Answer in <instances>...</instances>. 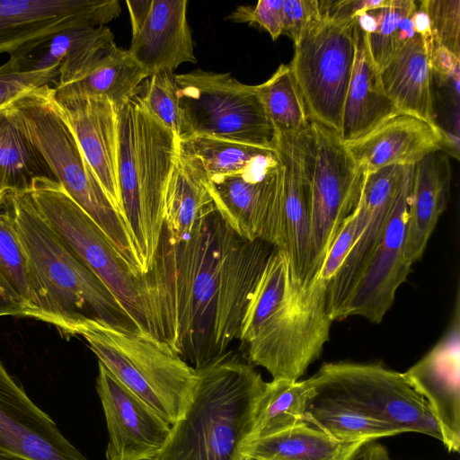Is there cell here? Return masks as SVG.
I'll list each match as a JSON object with an SVG mask.
<instances>
[{"mask_svg": "<svg viewBox=\"0 0 460 460\" xmlns=\"http://www.w3.org/2000/svg\"><path fill=\"white\" fill-rule=\"evenodd\" d=\"M270 246L239 236L217 206L186 236L162 230L144 274L152 334L196 369L226 352L239 339Z\"/></svg>", "mask_w": 460, "mask_h": 460, "instance_id": "6da1fadb", "label": "cell"}, {"mask_svg": "<svg viewBox=\"0 0 460 460\" xmlns=\"http://www.w3.org/2000/svg\"><path fill=\"white\" fill-rule=\"evenodd\" d=\"M3 207L28 260L37 319L68 336L80 335L92 321L140 331L105 284L48 225L30 190L7 192Z\"/></svg>", "mask_w": 460, "mask_h": 460, "instance_id": "7a4b0ae2", "label": "cell"}, {"mask_svg": "<svg viewBox=\"0 0 460 460\" xmlns=\"http://www.w3.org/2000/svg\"><path fill=\"white\" fill-rule=\"evenodd\" d=\"M196 370L190 402L152 460H240L243 456L240 447L252 431L266 382L232 350Z\"/></svg>", "mask_w": 460, "mask_h": 460, "instance_id": "3957f363", "label": "cell"}, {"mask_svg": "<svg viewBox=\"0 0 460 460\" xmlns=\"http://www.w3.org/2000/svg\"><path fill=\"white\" fill-rule=\"evenodd\" d=\"M177 142L173 131L149 111L140 90L119 109V185L143 275L151 267L159 243Z\"/></svg>", "mask_w": 460, "mask_h": 460, "instance_id": "277c9868", "label": "cell"}, {"mask_svg": "<svg viewBox=\"0 0 460 460\" xmlns=\"http://www.w3.org/2000/svg\"><path fill=\"white\" fill-rule=\"evenodd\" d=\"M327 288L316 274L304 285L290 281L286 297L252 301L239 335L249 364L264 367L273 379L298 380L330 339Z\"/></svg>", "mask_w": 460, "mask_h": 460, "instance_id": "5b68a950", "label": "cell"}, {"mask_svg": "<svg viewBox=\"0 0 460 460\" xmlns=\"http://www.w3.org/2000/svg\"><path fill=\"white\" fill-rule=\"evenodd\" d=\"M10 106L17 125L42 156L56 181L102 229L131 269L142 275L129 229L108 198L69 127L54 108L51 86L37 88Z\"/></svg>", "mask_w": 460, "mask_h": 460, "instance_id": "8992f818", "label": "cell"}, {"mask_svg": "<svg viewBox=\"0 0 460 460\" xmlns=\"http://www.w3.org/2000/svg\"><path fill=\"white\" fill-rule=\"evenodd\" d=\"M80 336L117 379L170 425L186 411L197 370L165 341L142 331L125 332L89 322Z\"/></svg>", "mask_w": 460, "mask_h": 460, "instance_id": "52a82bcc", "label": "cell"}, {"mask_svg": "<svg viewBox=\"0 0 460 460\" xmlns=\"http://www.w3.org/2000/svg\"><path fill=\"white\" fill-rule=\"evenodd\" d=\"M30 193L53 231L105 284L139 330L152 334L144 275L131 269L102 229L58 181L36 179Z\"/></svg>", "mask_w": 460, "mask_h": 460, "instance_id": "ba28073f", "label": "cell"}, {"mask_svg": "<svg viewBox=\"0 0 460 460\" xmlns=\"http://www.w3.org/2000/svg\"><path fill=\"white\" fill-rule=\"evenodd\" d=\"M305 382L312 393L342 402L399 434L417 432L442 441L425 400L400 372L374 363H326Z\"/></svg>", "mask_w": 460, "mask_h": 460, "instance_id": "9c48e42d", "label": "cell"}, {"mask_svg": "<svg viewBox=\"0 0 460 460\" xmlns=\"http://www.w3.org/2000/svg\"><path fill=\"white\" fill-rule=\"evenodd\" d=\"M179 104L193 135L274 149L275 129L256 85L230 73L196 69L175 75Z\"/></svg>", "mask_w": 460, "mask_h": 460, "instance_id": "30bf717a", "label": "cell"}, {"mask_svg": "<svg viewBox=\"0 0 460 460\" xmlns=\"http://www.w3.org/2000/svg\"><path fill=\"white\" fill-rule=\"evenodd\" d=\"M356 21L323 17L294 46L289 63L310 120L339 137L355 60Z\"/></svg>", "mask_w": 460, "mask_h": 460, "instance_id": "8fae6325", "label": "cell"}, {"mask_svg": "<svg viewBox=\"0 0 460 460\" xmlns=\"http://www.w3.org/2000/svg\"><path fill=\"white\" fill-rule=\"evenodd\" d=\"M274 149L282 178L265 243L287 258L290 281L310 280L311 185L314 136L311 125L296 133L275 132Z\"/></svg>", "mask_w": 460, "mask_h": 460, "instance_id": "7c38bea8", "label": "cell"}, {"mask_svg": "<svg viewBox=\"0 0 460 460\" xmlns=\"http://www.w3.org/2000/svg\"><path fill=\"white\" fill-rule=\"evenodd\" d=\"M314 167L311 185L310 279L324 258L344 221L357 209L366 172L359 168L339 135L311 121Z\"/></svg>", "mask_w": 460, "mask_h": 460, "instance_id": "4fadbf2b", "label": "cell"}, {"mask_svg": "<svg viewBox=\"0 0 460 460\" xmlns=\"http://www.w3.org/2000/svg\"><path fill=\"white\" fill-rule=\"evenodd\" d=\"M120 13L117 0H0V54H21L68 28L106 26Z\"/></svg>", "mask_w": 460, "mask_h": 460, "instance_id": "5bb4252c", "label": "cell"}, {"mask_svg": "<svg viewBox=\"0 0 460 460\" xmlns=\"http://www.w3.org/2000/svg\"><path fill=\"white\" fill-rule=\"evenodd\" d=\"M409 167L394 164L366 172L358 203L366 217L365 227L328 283L327 312L332 321L344 319L352 292L385 233Z\"/></svg>", "mask_w": 460, "mask_h": 460, "instance_id": "9a60e30c", "label": "cell"}, {"mask_svg": "<svg viewBox=\"0 0 460 460\" xmlns=\"http://www.w3.org/2000/svg\"><path fill=\"white\" fill-rule=\"evenodd\" d=\"M51 102L72 131L113 207L126 222L118 173L119 110L105 97L76 94L55 87H51Z\"/></svg>", "mask_w": 460, "mask_h": 460, "instance_id": "2e32d148", "label": "cell"}, {"mask_svg": "<svg viewBox=\"0 0 460 460\" xmlns=\"http://www.w3.org/2000/svg\"><path fill=\"white\" fill-rule=\"evenodd\" d=\"M413 172L414 165H410L385 233L352 292L344 319L358 315L380 323L411 272L412 264L406 258L404 243Z\"/></svg>", "mask_w": 460, "mask_h": 460, "instance_id": "e0dca14e", "label": "cell"}, {"mask_svg": "<svg viewBox=\"0 0 460 460\" xmlns=\"http://www.w3.org/2000/svg\"><path fill=\"white\" fill-rule=\"evenodd\" d=\"M96 391L109 434L107 460L155 458L169 438L171 425L101 362Z\"/></svg>", "mask_w": 460, "mask_h": 460, "instance_id": "ac0fdd59", "label": "cell"}, {"mask_svg": "<svg viewBox=\"0 0 460 460\" xmlns=\"http://www.w3.org/2000/svg\"><path fill=\"white\" fill-rule=\"evenodd\" d=\"M457 293L454 315L439 341L402 373L425 400L449 452L460 448V309Z\"/></svg>", "mask_w": 460, "mask_h": 460, "instance_id": "d6986e66", "label": "cell"}, {"mask_svg": "<svg viewBox=\"0 0 460 460\" xmlns=\"http://www.w3.org/2000/svg\"><path fill=\"white\" fill-rule=\"evenodd\" d=\"M0 446L26 460H88L0 361Z\"/></svg>", "mask_w": 460, "mask_h": 460, "instance_id": "ffe728a7", "label": "cell"}, {"mask_svg": "<svg viewBox=\"0 0 460 460\" xmlns=\"http://www.w3.org/2000/svg\"><path fill=\"white\" fill-rule=\"evenodd\" d=\"M344 145L365 172L394 164L414 165L431 153L454 149L449 134L438 124L402 112Z\"/></svg>", "mask_w": 460, "mask_h": 460, "instance_id": "44dd1931", "label": "cell"}, {"mask_svg": "<svg viewBox=\"0 0 460 460\" xmlns=\"http://www.w3.org/2000/svg\"><path fill=\"white\" fill-rule=\"evenodd\" d=\"M187 0H152L149 13L128 49L150 76L197 61L187 20Z\"/></svg>", "mask_w": 460, "mask_h": 460, "instance_id": "7402d4cb", "label": "cell"}, {"mask_svg": "<svg viewBox=\"0 0 460 460\" xmlns=\"http://www.w3.org/2000/svg\"><path fill=\"white\" fill-rule=\"evenodd\" d=\"M279 164L263 180L245 173L212 176L208 185L227 225L242 238L264 242L282 178Z\"/></svg>", "mask_w": 460, "mask_h": 460, "instance_id": "603a6c76", "label": "cell"}, {"mask_svg": "<svg viewBox=\"0 0 460 460\" xmlns=\"http://www.w3.org/2000/svg\"><path fill=\"white\" fill-rule=\"evenodd\" d=\"M399 112L383 89L367 35L356 21L355 60L343 107L340 138L343 143L359 138Z\"/></svg>", "mask_w": 460, "mask_h": 460, "instance_id": "cb8c5ba5", "label": "cell"}, {"mask_svg": "<svg viewBox=\"0 0 460 460\" xmlns=\"http://www.w3.org/2000/svg\"><path fill=\"white\" fill-rule=\"evenodd\" d=\"M451 169L442 151L431 153L414 164L404 252L413 264L425 251L449 198Z\"/></svg>", "mask_w": 460, "mask_h": 460, "instance_id": "d4e9b609", "label": "cell"}, {"mask_svg": "<svg viewBox=\"0 0 460 460\" xmlns=\"http://www.w3.org/2000/svg\"><path fill=\"white\" fill-rule=\"evenodd\" d=\"M114 43L113 33L107 26L74 27L56 32L11 57L26 71L60 66L56 84L62 85Z\"/></svg>", "mask_w": 460, "mask_h": 460, "instance_id": "484cf974", "label": "cell"}, {"mask_svg": "<svg viewBox=\"0 0 460 460\" xmlns=\"http://www.w3.org/2000/svg\"><path fill=\"white\" fill-rule=\"evenodd\" d=\"M385 94L398 111L422 119L435 120L432 69L429 56L420 36L409 40L379 70Z\"/></svg>", "mask_w": 460, "mask_h": 460, "instance_id": "4316f807", "label": "cell"}, {"mask_svg": "<svg viewBox=\"0 0 460 460\" xmlns=\"http://www.w3.org/2000/svg\"><path fill=\"white\" fill-rule=\"evenodd\" d=\"M177 156L204 179L247 172L266 175L279 164L275 149L206 135L178 139Z\"/></svg>", "mask_w": 460, "mask_h": 460, "instance_id": "83f0119b", "label": "cell"}, {"mask_svg": "<svg viewBox=\"0 0 460 460\" xmlns=\"http://www.w3.org/2000/svg\"><path fill=\"white\" fill-rule=\"evenodd\" d=\"M149 75L128 49L115 43L105 49L72 80L56 89L90 96H102L119 109L137 92Z\"/></svg>", "mask_w": 460, "mask_h": 460, "instance_id": "f1b7e54d", "label": "cell"}, {"mask_svg": "<svg viewBox=\"0 0 460 460\" xmlns=\"http://www.w3.org/2000/svg\"><path fill=\"white\" fill-rule=\"evenodd\" d=\"M364 443L337 440L305 421L278 434L245 441L240 453L254 460H349Z\"/></svg>", "mask_w": 460, "mask_h": 460, "instance_id": "f546056e", "label": "cell"}, {"mask_svg": "<svg viewBox=\"0 0 460 460\" xmlns=\"http://www.w3.org/2000/svg\"><path fill=\"white\" fill-rule=\"evenodd\" d=\"M37 318L28 260L6 210L0 212V317Z\"/></svg>", "mask_w": 460, "mask_h": 460, "instance_id": "4dcf8cb0", "label": "cell"}, {"mask_svg": "<svg viewBox=\"0 0 460 460\" xmlns=\"http://www.w3.org/2000/svg\"><path fill=\"white\" fill-rule=\"evenodd\" d=\"M215 207L208 179L177 156L165 192L162 230L174 238L186 236Z\"/></svg>", "mask_w": 460, "mask_h": 460, "instance_id": "1f68e13d", "label": "cell"}, {"mask_svg": "<svg viewBox=\"0 0 460 460\" xmlns=\"http://www.w3.org/2000/svg\"><path fill=\"white\" fill-rule=\"evenodd\" d=\"M55 180L42 156L16 123L12 108H0V189L29 190L34 180Z\"/></svg>", "mask_w": 460, "mask_h": 460, "instance_id": "d6a6232c", "label": "cell"}, {"mask_svg": "<svg viewBox=\"0 0 460 460\" xmlns=\"http://www.w3.org/2000/svg\"><path fill=\"white\" fill-rule=\"evenodd\" d=\"M308 396L305 380L275 378L266 382L246 441L267 438L305 422Z\"/></svg>", "mask_w": 460, "mask_h": 460, "instance_id": "836d02e7", "label": "cell"}, {"mask_svg": "<svg viewBox=\"0 0 460 460\" xmlns=\"http://www.w3.org/2000/svg\"><path fill=\"white\" fill-rule=\"evenodd\" d=\"M305 421L335 439L346 442H367L399 434L388 424L367 416L342 402L314 394L310 389Z\"/></svg>", "mask_w": 460, "mask_h": 460, "instance_id": "e575fe53", "label": "cell"}, {"mask_svg": "<svg viewBox=\"0 0 460 460\" xmlns=\"http://www.w3.org/2000/svg\"><path fill=\"white\" fill-rule=\"evenodd\" d=\"M256 89L275 132L296 133L310 127L311 120L289 64H281Z\"/></svg>", "mask_w": 460, "mask_h": 460, "instance_id": "d590c367", "label": "cell"}, {"mask_svg": "<svg viewBox=\"0 0 460 460\" xmlns=\"http://www.w3.org/2000/svg\"><path fill=\"white\" fill-rule=\"evenodd\" d=\"M417 6L413 0H388L385 6L373 10L376 28L366 35L371 57L379 70L416 35L411 18Z\"/></svg>", "mask_w": 460, "mask_h": 460, "instance_id": "8d00e7d4", "label": "cell"}, {"mask_svg": "<svg viewBox=\"0 0 460 460\" xmlns=\"http://www.w3.org/2000/svg\"><path fill=\"white\" fill-rule=\"evenodd\" d=\"M140 93L149 111L171 128L178 139L193 135L179 104L174 73L161 72L148 76Z\"/></svg>", "mask_w": 460, "mask_h": 460, "instance_id": "74e56055", "label": "cell"}, {"mask_svg": "<svg viewBox=\"0 0 460 460\" xmlns=\"http://www.w3.org/2000/svg\"><path fill=\"white\" fill-rule=\"evenodd\" d=\"M60 66L40 71L21 68L15 58L0 66V108L58 79Z\"/></svg>", "mask_w": 460, "mask_h": 460, "instance_id": "f35d334b", "label": "cell"}, {"mask_svg": "<svg viewBox=\"0 0 460 460\" xmlns=\"http://www.w3.org/2000/svg\"><path fill=\"white\" fill-rule=\"evenodd\" d=\"M431 26L435 45L441 46L460 57V1H420Z\"/></svg>", "mask_w": 460, "mask_h": 460, "instance_id": "ab89813d", "label": "cell"}, {"mask_svg": "<svg viewBox=\"0 0 460 460\" xmlns=\"http://www.w3.org/2000/svg\"><path fill=\"white\" fill-rule=\"evenodd\" d=\"M283 31L294 46L323 19L318 0H284Z\"/></svg>", "mask_w": 460, "mask_h": 460, "instance_id": "60d3db41", "label": "cell"}, {"mask_svg": "<svg viewBox=\"0 0 460 460\" xmlns=\"http://www.w3.org/2000/svg\"><path fill=\"white\" fill-rule=\"evenodd\" d=\"M284 0H260L255 6H238L226 19L256 24L276 40L283 31Z\"/></svg>", "mask_w": 460, "mask_h": 460, "instance_id": "b9f144b4", "label": "cell"}, {"mask_svg": "<svg viewBox=\"0 0 460 460\" xmlns=\"http://www.w3.org/2000/svg\"><path fill=\"white\" fill-rule=\"evenodd\" d=\"M357 226L358 217L356 209L344 221L327 252L320 271L317 273L318 277L326 283H329L337 273L358 238Z\"/></svg>", "mask_w": 460, "mask_h": 460, "instance_id": "7bdbcfd3", "label": "cell"}, {"mask_svg": "<svg viewBox=\"0 0 460 460\" xmlns=\"http://www.w3.org/2000/svg\"><path fill=\"white\" fill-rule=\"evenodd\" d=\"M429 60L432 73L437 74L443 83L450 82L459 93L460 57L444 47L435 45Z\"/></svg>", "mask_w": 460, "mask_h": 460, "instance_id": "ee69618b", "label": "cell"}, {"mask_svg": "<svg viewBox=\"0 0 460 460\" xmlns=\"http://www.w3.org/2000/svg\"><path fill=\"white\" fill-rule=\"evenodd\" d=\"M411 20L413 24V30L415 33L420 36L421 39L423 40L427 52L430 59L431 53L435 47V43L429 16L425 9L421 5L420 2L419 3L416 11L413 13Z\"/></svg>", "mask_w": 460, "mask_h": 460, "instance_id": "f6af8a7d", "label": "cell"}, {"mask_svg": "<svg viewBox=\"0 0 460 460\" xmlns=\"http://www.w3.org/2000/svg\"><path fill=\"white\" fill-rule=\"evenodd\" d=\"M349 460H392L386 448L380 443L367 441L362 444Z\"/></svg>", "mask_w": 460, "mask_h": 460, "instance_id": "bcb514c9", "label": "cell"}, {"mask_svg": "<svg viewBox=\"0 0 460 460\" xmlns=\"http://www.w3.org/2000/svg\"><path fill=\"white\" fill-rule=\"evenodd\" d=\"M151 3L152 0L126 1L129 13L132 34L136 33L143 24L149 13Z\"/></svg>", "mask_w": 460, "mask_h": 460, "instance_id": "7dc6e473", "label": "cell"}, {"mask_svg": "<svg viewBox=\"0 0 460 460\" xmlns=\"http://www.w3.org/2000/svg\"><path fill=\"white\" fill-rule=\"evenodd\" d=\"M0 460H26L0 446Z\"/></svg>", "mask_w": 460, "mask_h": 460, "instance_id": "c3c4849f", "label": "cell"}, {"mask_svg": "<svg viewBox=\"0 0 460 460\" xmlns=\"http://www.w3.org/2000/svg\"><path fill=\"white\" fill-rule=\"evenodd\" d=\"M6 194L7 191L0 189V208L3 207Z\"/></svg>", "mask_w": 460, "mask_h": 460, "instance_id": "681fc988", "label": "cell"}, {"mask_svg": "<svg viewBox=\"0 0 460 460\" xmlns=\"http://www.w3.org/2000/svg\"><path fill=\"white\" fill-rule=\"evenodd\" d=\"M240 460H252V459L247 456L243 455Z\"/></svg>", "mask_w": 460, "mask_h": 460, "instance_id": "f907efd6", "label": "cell"}, {"mask_svg": "<svg viewBox=\"0 0 460 460\" xmlns=\"http://www.w3.org/2000/svg\"><path fill=\"white\" fill-rule=\"evenodd\" d=\"M252 460H254V459H252Z\"/></svg>", "mask_w": 460, "mask_h": 460, "instance_id": "816d5d0a", "label": "cell"}]
</instances>
